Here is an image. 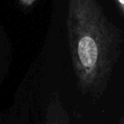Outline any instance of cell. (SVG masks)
<instances>
[{
	"label": "cell",
	"mask_w": 124,
	"mask_h": 124,
	"mask_svg": "<svg viewBox=\"0 0 124 124\" xmlns=\"http://www.w3.org/2000/svg\"><path fill=\"white\" fill-rule=\"evenodd\" d=\"M66 31L78 88L100 99L122 54V31L99 0H68Z\"/></svg>",
	"instance_id": "obj_1"
},
{
	"label": "cell",
	"mask_w": 124,
	"mask_h": 124,
	"mask_svg": "<svg viewBox=\"0 0 124 124\" xmlns=\"http://www.w3.org/2000/svg\"><path fill=\"white\" fill-rule=\"evenodd\" d=\"M116 4L120 10L121 14L123 15L124 13V0H116Z\"/></svg>",
	"instance_id": "obj_3"
},
{
	"label": "cell",
	"mask_w": 124,
	"mask_h": 124,
	"mask_svg": "<svg viewBox=\"0 0 124 124\" xmlns=\"http://www.w3.org/2000/svg\"><path fill=\"white\" fill-rule=\"evenodd\" d=\"M37 0H19L20 4L24 7H30Z\"/></svg>",
	"instance_id": "obj_2"
}]
</instances>
